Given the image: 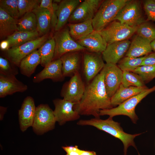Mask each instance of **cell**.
I'll list each match as a JSON object with an SVG mask.
<instances>
[{
  "mask_svg": "<svg viewBox=\"0 0 155 155\" xmlns=\"http://www.w3.org/2000/svg\"><path fill=\"white\" fill-rule=\"evenodd\" d=\"M104 75L103 68L86 86L81 99L73 106V109L80 115H92L95 118H99L100 110L113 108L111 98L106 91L104 81Z\"/></svg>",
  "mask_w": 155,
  "mask_h": 155,
  "instance_id": "1",
  "label": "cell"
},
{
  "mask_svg": "<svg viewBox=\"0 0 155 155\" xmlns=\"http://www.w3.org/2000/svg\"><path fill=\"white\" fill-rule=\"evenodd\" d=\"M77 124L94 127L119 139L124 146V155H127V149L130 146H133L137 150L134 139L142 134L139 133L133 135L125 132L119 123L114 121L113 118L109 117L105 120L95 118L88 120H80L77 123Z\"/></svg>",
  "mask_w": 155,
  "mask_h": 155,
  "instance_id": "2",
  "label": "cell"
},
{
  "mask_svg": "<svg viewBox=\"0 0 155 155\" xmlns=\"http://www.w3.org/2000/svg\"><path fill=\"white\" fill-rule=\"evenodd\" d=\"M129 0H106L102 1L92 20L94 30L100 31L113 21Z\"/></svg>",
  "mask_w": 155,
  "mask_h": 155,
  "instance_id": "3",
  "label": "cell"
},
{
  "mask_svg": "<svg viewBox=\"0 0 155 155\" xmlns=\"http://www.w3.org/2000/svg\"><path fill=\"white\" fill-rule=\"evenodd\" d=\"M154 91L155 86L151 88H148L131 97L116 107L100 110L99 115H108L109 117L112 118L116 116L125 115L129 117L133 123L136 124L138 119L135 112L136 106L148 95Z\"/></svg>",
  "mask_w": 155,
  "mask_h": 155,
  "instance_id": "4",
  "label": "cell"
},
{
  "mask_svg": "<svg viewBox=\"0 0 155 155\" xmlns=\"http://www.w3.org/2000/svg\"><path fill=\"white\" fill-rule=\"evenodd\" d=\"M115 20L133 27H137L145 22L140 2L129 0L118 13L113 21Z\"/></svg>",
  "mask_w": 155,
  "mask_h": 155,
  "instance_id": "5",
  "label": "cell"
},
{
  "mask_svg": "<svg viewBox=\"0 0 155 155\" xmlns=\"http://www.w3.org/2000/svg\"><path fill=\"white\" fill-rule=\"evenodd\" d=\"M56 121L53 111L46 104H40L36 107L32 127L38 134L54 129Z\"/></svg>",
  "mask_w": 155,
  "mask_h": 155,
  "instance_id": "6",
  "label": "cell"
},
{
  "mask_svg": "<svg viewBox=\"0 0 155 155\" xmlns=\"http://www.w3.org/2000/svg\"><path fill=\"white\" fill-rule=\"evenodd\" d=\"M137 27L115 21L99 32L108 44L127 40L136 32Z\"/></svg>",
  "mask_w": 155,
  "mask_h": 155,
  "instance_id": "7",
  "label": "cell"
},
{
  "mask_svg": "<svg viewBox=\"0 0 155 155\" xmlns=\"http://www.w3.org/2000/svg\"><path fill=\"white\" fill-rule=\"evenodd\" d=\"M54 38L55 48L53 61L60 58L62 55L68 53L86 50L73 39L67 29L57 31Z\"/></svg>",
  "mask_w": 155,
  "mask_h": 155,
  "instance_id": "8",
  "label": "cell"
},
{
  "mask_svg": "<svg viewBox=\"0 0 155 155\" xmlns=\"http://www.w3.org/2000/svg\"><path fill=\"white\" fill-rule=\"evenodd\" d=\"M47 34L28 41L17 47L7 51V55L11 62L19 67L22 60L34 51L39 49L47 40Z\"/></svg>",
  "mask_w": 155,
  "mask_h": 155,
  "instance_id": "9",
  "label": "cell"
},
{
  "mask_svg": "<svg viewBox=\"0 0 155 155\" xmlns=\"http://www.w3.org/2000/svg\"><path fill=\"white\" fill-rule=\"evenodd\" d=\"M86 86L80 73L78 72L64 84L61 95L63 99L76 103L82 97Z\"/></svg>",
  "mask_w": 155,
  "mask_h": 155,
  "instance_id": "10",
  "label": "cell"
},
{
  "mask_svg": "<svg viewBox=\"0 0 155 155\" xmlns=\"http://www.w3.org/2000/svg\"><path fill=\"white\" fill-rule=\"evenodd\" d=\"M82 56L83 74L88 83L101 71L105 64L100 53L86 52Z\"/></svg>",
  "mask_w": 155,
  "mask_h": 155,
  "instance_id": "11",
  "label": "cell"
},
{
  "mask_svg": "<svg viewBox=\"0 0 155 155\" xmlns=\"http://www.w3.org/2000/svg\"><path fill=\"white\" fill-rule=\"evenodd\" d=\"M53 102L55 107L53 112L55 120L60 125L80 118V115L73 109L75 103L64 99L59 98L55 99Z\"/></svg>",
  "mask_w": 155,
  "mask_h": 155,
  "instance_id": "12",
  "label": "cell"
},
{
  "mask_svg": "<svg viewBox=\"0 0 155 155\" xmlns=\"http://www.w3.org/2000/svg\"><path fill=\"white\" fill-rule=\"evenodd\" d=\"M104 81L107 94L110 98L114 94L121 84L123 71L117 64L105 63Z\"/></svg>",
  "mask_w": 155,
  "mask_h": 155,
  "instance_id": "13",
  "label": "cell"
},
{
  "mask_svg": "<svg viewBox=\"0 0 155 155\" xmlns=\"http://www.w3.org/2000/svg\"><path fill=\"white\" fill-rule=\"evenodd\" d=\"M101 2L99 0H84L73 11L69 21L78 23L92 19Z\"/></svg>",
  "mask_w": 155,
  "mask_h": 155,
  "instance_id": "14",
  "label": "cell"
},
{
  "mask_svg": "<svg viewBox=\"0 0 155 155\" xmlns=\"http://www.w3.org/2000/svg\"><path fill=\"white\" fill-rule=\"evenodd\" d=\"M131 42L127 39L108 44L102 53L103 60L106 63L117 64L126 54Z\"/></svg>",
  "mask_w": 155,
  "mask_h": 155,
  "instance_id": "15",
  "label": "cell"
},
{
  "mask_svg": "<svg viewBox=\"0 0 155 155\" xmlns=\"http://www.w3.org/2000/svg\"><path fill=\"white\" fill-rule=\"evenodd\" d=\"M65 77L62 71V62L60 58L52 61L33 79L34 83H38L46 79L55 82H61Z\"/></svg>",
  "mask_w": 155,
  "mask_h": 155,
  "instance_id": "16",
  "label": "cell"
},
{
  "mask_svg": "<svg viewBox=\"0 0 155 155\" xmlns=\"http://www.w3.org/2000/svg\"><path fill=\"white\" fill-rule=\"evenodd\" d=\"M36 108L33 98L29 96L26 97L18 112L20 127L22 131H24L32 126Z\"/></svg>",
  "mask_w": 155,
  "mask_h": 155,
  "instance_id": "17",
  "label": "cell"
},
{
  "mask_svg": "<svg viewBox=\"0 0 155 155\" xmlns=\"http://www.w3.org/2000/svg\"><path fill=\"white\" fill-rule=\"evenodd\" d=\"M28 89L27 85L14 75L0 74V97L4 98L16 92H24Z\"/></svg>",
  "mask_w": 155,
  "mask_h": 155,
  "instance_id": "18",
  "label": "cell"
},
{
  "mask_svg": "<svg viewBox=\"0 0 155 155\" xmlns=\"http://www.w3.org/2000/svg\"><path fill=\"white\" fill-rule=\"evenodd\" d=\"M80 51L68 53L60 57L62 62V73L65 77H71L79 72L82 57Z\"/></svg>",
  "mask_w": 155,
  "mask_h": 155,
  "instance_id": "19",
  "label": "cell"
},
{
  "mask_svg": "<svg viewBox=\"0 0 155 155\" xmlns=\"http://www.w3.org/2000/svg\"><path fill=\"white\" fill-rule=\"evenodd\" d=\"M81 3L80 0H64L60 3L57 11V20L55 29L56 31L61 30Z\"/></svg>",
  "mask_w": 155,
  "mask_h": 155,
  "instance_id": "20",
  "label": "cell"
},
{
  "mask_svg": "<svg viewBox=\"0 0 155 155\" xmlns=\"http://www.w3.org/2000/svg\"><path fill=\"white\" fill-rule=\"evenodd\" d=\"M77 42L89 51L102 53L106 49L107 44L98 31L94 30L84 38Z\"/></svg>",
  "mask_w": 155,
  "mask_h": 155,
  "instance_id": "21",
  "label": "cell"
},
{
  "mask_svg": "<svg viewBox=\"0 0 155 155\" xmlns=\"http://www.w3.org/2000/svg\"><path fill=\"white\" fill-rule=\"evenodd\" d=\"M150 43L137 34L131 42L126 56L139 57L148 55L152 51Z\"/></svg>",
  "mask_w": 155,
  "mask_h": 155,
  "instance_id": "22",
  "label": "cell"
},
{
  "mask_svg": "<svg viewBox=\"0 0 155 155\" xmlns=\"http://www.w3.org/2000/svg\"><path fill=\"white\" fill-rule=\"evenodd\" d=\"M148 88L146 86L142 87L133 86L125 87L121 84L115 93L111 98V104L113 107L119 105Z\"/></svg>",
  "mask_w": 155,
  "mask_h": 155,
  "instance_id": "23",
  "label": "cell"
},
{
  "mask_svg": "<svg viewBox=\"0 0 155 155\" xmlns=\"http://www.w3.org/2000/svg\"><path fill=\"white\" fill-rule=\"evenodd\" d=\"M41 63L39 49L36 50L23 58L19 65L21 73L30 77L34 73L37 66Z\"/></svg>",
  "mask_w": 155,
  "mask_h": 155,
  "instance_id": "24",
  "label": "cell"
},
{
  "mask_svg": "<svg viewBox=\"0 0 155 155\" xmlns=\"http://www.w3.org/2000/svg\"><path fill=\"white\" fill-rule=\"evenodd\" d=\"M32 11L36 16L37 31L42 36L47 34L51 26V18L49 12L46 9L39 5Z\"/></svg>",
  "mask_w": 155,
  "mask_h": 155,
  "instance_id": "25",
  "label": "cell"
},
{
  "mask_svg": "<svg viewBox=\"0 0 155 155\" xmlns=\"http://www.w3.org/2000/svg\"><path fill=\"white\" fill-rule=\"evenodd\" d=\"M18 20L10 16L0 7V36L1 38L11 35L18 31Z\"/></svg>",
  "mask_w": 155,
  "mask_h": 155,
  "instance_id": "26",
  "label": "cell"
},
{
  "mask_svg": "<svg viewBox=\"0 0 155 155\" xmlns=\"http://www.w3.org/2000/svg\"><path fill=\"white\" fill-rule=\"evenodd\" d=\"M92 19L84 22L71 24L69 25V32L71 36L78 41L82 39L94 30L92 24Z\"/></svg>",
  "mask_w": 155,
  "mask_h": 155,
  "instance_id": "27",
  "label": "cell"
},
{
  "mask_svg": "<svg viewBox=\"0 0 155 155\" xmlns=\"http://www.w3.org/2000/svg\"><path fill=\"white\" fill-rule=\"evenodd\" d=\"M39 33L37 30L30 32L18 30L8 36L6 39L9 42L10 48L18 46L35 39L39 37Z\"/></svg>",
  "mask_w": 155,
  "mask_h": 155,
  "instance_id": "28",
  "label": "cell"
},
{
  "mask_svg": "<svg viewBox=\"0 0 155 155\" xmlns=\"http://www.w3.org/2000/svg\"><path fill=\"white\" fill-rule=\"evenodd\" d=\"M55 48V41L54 38L47 40L39 49L40 57V64L45 67L53 59Z\"/></svg>",
  "mask_w": 155,
  "mask_h": 155,
  "instance_id": "29",
  "label": "cell"
},
{
  "mask_svg": "<svg viewBox=\"0 0 155 155\" xmlns=\"http://www.w3.org/2000/svg\"><path fill=\"white\" fill-rule=\"evenodd\" d=\"M18 30L33 32L37 30V24L36 16L32 11L25 13L17 22Z\"/></svg>",
  "mask_w": 155,
  "mask_h": 155,
  "instance_id": "30",
  "label": "cell"
},
{
  "mask_svg": "<svg viewBox=\"0 0 155 155\" xmlns=\"http://www.w3.org/2000/svg\"><path fill=\"white\" fill-rule=\"evenodd\" d=\"M145 57H135L126 56L118 62L117 66L123 71L132 72L141 66Z\"/></svg>",
  "mask_w": 155,
  "mask_h": 155,
  "instance_id": "31",
  "label": "cell"
},
{
  "mask_svg": "<svg viewBox=\"0 0 155 155\" xmlns=\"http://www.w3.org/2000/svg\"><path fill=\"white\" fill-rule=\"evenodd\" d=\"M121 84L125 87L130 86L138 87L146 86L145 82L138 75L128 71H123Z\"/></svg>",
  "mask_w": 155,
  "mask_h": 155,
  "instance_id": "32",
  "label": "cell"
},
{
  "mask_svg": "<svg viewBox=\"0 0 155 155\" xmlns=\"http://www.w3.org/2000/svg\"><path fill=\"white\" fill-rule=\"evenodd\" d=\"M136 32L137 35L150 42L155 40V27L146 22L137 27Z\"/></svg>",
  "mask_w": 155,
  "mask_h": 155,
  "instance_id": "33",
  "label": "cell"
},
{
  "mask_svg": "<svg viewBox=\"0 0 155 155\" xmlns=\"http://www.w3.org/2000/svg\"><path fill=\"white\" fill-rule=\"evenodd\" d=\"M132 72L138 75L146 83L155 78V65L140 66Z\"/></svg>",
  "mask_w": 155,
  "mask_h": 155,
  "instance_id": "34",
  "label": "cell"
},
{
  "mask_svg": "<svg viewBox=\"0 0 155 155\" xmlns=\"http://www.w3.org/2000/svg\"><path fill=\"white\" fill-rule=\"evenodd\" d=\"M0 7L16 20L20 17L18 0H1Z\"/></svg>",
  "mask_w": 155,
  "mask_h": 155,
  "instance_id": "35",
  "label": "cell"
},
{
  "mask_svg": "<svg viewBox=\"0 0 155 155\" xmlns=\"http://www.w3.org/2000/svg\"><path fill=\"white\" fill-rule=\"evenodd\" d=\"M40 0H18L20 16L27 13L32 11L40 3Z\"/></svg>",
  "mask_w": 155,
  "mask_h": 155,
  "instance_id": "36",
  "label": "cell"
},
{
  "mask_svg": "<svg viewBox=\"0 0 155 155\" xmlns=\"http://www.w3.org/2000/svg\"><path fill=\"white\" fill-rule=\"evenodd\" d=\"M39 5L48 10L51 16V26L55 29L57 22V11L58 5L56 3H53L51 0H42Z\"/></svg>",
  "mask_w": 155,
  "mask_h": 155,
  "instance_id": "37",
  "label": "cell"
},
{
  "mask_svg": "<svg viewBox=\"0 0 155 155\" xmlns=\"http://www.w3.org/2000/svg\"><path fill=\"white\" fill-rule=\"evenodd\" d=\"M18 73V70L11 65L7 59L0 57V74L16 76Z\"/></svg>",
  "mask_w": 155,
  "mask_h": 155,
  "instance_id": "38",
  "label": "cell"
},
{
  "mask_svg": "<svg viewBox=\"0 0 155 155\" xmlns=\"http://www.w3.org/2000/svg\"><path fill=\"white\" fill-rule=\"evenodd\" d=\"M143 6L147 17L146 21L151 20L155 22V0L145 1Z\"/></svg>",
  "mask_w": 155,
  "mask_h": 155,
  "instance_id": "39",
  "label": "cell"
},
{
  "mask_svg": "<svg viewBox=\"0 0 155 155\" xmlns=\"http://www.w3.org/2000/svg\"><path fill=\"white\" fill-rule=\"evenodd\" d=\"M66 152V155H79L81 150L77 146H66L62 147Z\"/></svg>",
  "mask_w": 155,
  "mask_h": 155,
  "instance_id": "40",
  "label": "cell"
},
{
  "mask_svg": "<svg viewBox=\"0 0 155 155\" xmlns=\"http://www.w3.org/2000/svg\"><path fill=\"white\" fill-rule=\"evenodd\" d=\"M155 65V53L149 54L145 56L141 66Z\"/></svg>",
  "mask_w": 155,
  "mask_h": 155,
  "instance_id": "41",
  "label": "cell"
},
{
  "mask_svg": "<svg viewBox=\"0 0 155 155\" xmlns=\"http://www.w3.org/2000/svg\"><path fill=\"white\" fill-rule=\"evenodd\" d=\"M0 47L1 50L7 51L9 48V43L7 39L1 41L0 44Z\"/></svg>",
  "mask_w": 155,
  "mask_h": 155,
  "instance_id": "42",
  "label": "cell"
},
{
  "mask_svg": "<svg viewBox=\"0 0 155 155\" xmlns=\"http://www.w3.org/2000/svg\"><path fill=\"white\" fill-rule=\"evenodd\" d=\"M79 155H97V154L94 151L81 150Z\"/></svg>",
  "mask_w": 155,
  "mask_h": 155,
  "instance_id": "43",
  "label": "cell"
},
{
  "mask_svg": "<svg viewBox=\"0 0 155 155\" xmlns=\"http://www.w3.org/2000/svg\"><path fill=\"white\" fill-rule=\"evenodd\" d=\"M152 50L155 52V40L150 43Z\"/></svg>",
  "mask_w": 155,
  "mask_h": 155,
  "instance_id": "44",
  "label": "cell"
},
{
  "mask_svg": "<svg viewBox=\"0 0 155 155\" xmlns=\"http://www.w3.org/2000/svg\"><path fill=\"white\" fill-rule=\"evenodd\" d=\"M61 0H54V2H55L56 3H59V2H61Z\"/></svg>",
  "mask_w": 155,
  "mask_h": 155,
  "instance_id": "45",
  "label": "cell"
}]
</instances>
